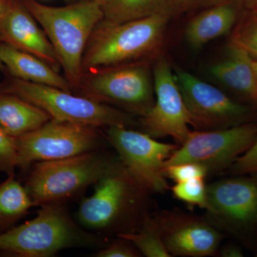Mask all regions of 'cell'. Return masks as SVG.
<instances>
[{"label": "cell", "mask_w": 257, "mask_h": 257, "mask_svg": "<svg viewBox=\"0 0 257 257\" xmlns=\"http://www.w3.org/2000/svg\"><path fill=\"white\" fill-rule=\"evenodd\" d=\"M175 77L194 127L202 130L231 127L243 124L249 115L247 106L187 71L176 67Z\"/></svg>", "instance_id": "cell-13"}, {"label": "cell", "mask_w": 257, "mask_h": 257, "mask_svg": "<svg viewBox=\"0 0 257 257\" xmlns=\"http://www.w3.org/2000/svg\"><path fill=\"white\" fill-rule=\"evenodd\" d=\"M256 137L257 126L250 123L219 130L191 131L181 147L165 161V167L192 162L205 167L209 174L220 172L229 169L247 151Z\"/></svg>", "instance_id": "cell-9"}, {"label": "cell", "mask_w": 257, "mask_h": 257, "mask_svg": "<svg viewBox=\"0 0 257 257\" xmlns=\"http://www.w3.org/2000/svg\"><path fill=\"white\" fill-rule=\"evenodd\" d=\"M243 9H257V0H241Z\"/></svg>", "instance_id": "cell-32"}, {"label": "cell", "mask_w": 257, "mask_h": 257, "mask_svg": "<svg viewBox=\"0 0 257 257\" xmlns=\"http://www.w3.org/2000/svg\"><path fill=\"white\" fill-rule=\"evenodd\" d=\"M221 0H169L167 12L171 16L198 8H205Z\"/></svg>", "instance_id": "cell-29"}, {"label": "cell", "mask_w": 257, "mask_h": 257, "mask_svg": "<svg viewBox=\"0 0 257 257\" xmlns=\"http://www.w3.org/2000/svg\"><path fill=\"white\" fill-rule=\"evenodd\" d=\"M3 70H6V69H5L4 64H3V62H2L1 60H0V71Z\"/></svg>", "instance_id": "cell-34"}, {"label": "cell", "mask_w": 257, "mask_h": 257, "mask_svg": "<svg viewBox=\"0 0 257 257\" xmlns=\"http://www.w3.org/2000/svg\"><path fill=\"white\" fill-rule=\"evenodd\" d=\"M230 44L257 60V9H243L230 35Z\"/></svg>", "instance_id": "cell-23"}, {"label": "cell", "mask_w": 257, "mask_h": 257, "mask_svg": "<svg viewBox=\"0 0 257 257\" xmlns=\"http://www.w3.org/2000/svg\"><path fill=\"white\" fill-rule=\"evenodd\" d=\"M0 91L15 94L45 111L51 119L94 127L128 126L130 114L107 104L43 84L10 77L0 84Z\"/></svg>", "instance_id": "cell-6"}, {"label": "cell", "mask_w": 257, "mask_h": 257, "mask_svg": "<svg viewBox=\"0 0 257 257\" xmlns=\"http://www.w3.org/2000/svg\"><path fill=\"white\" fill-rule=\"evenodd\" d=\"M220 256L223 257H241L243 253L241 248L234 243H227L220 250Z\"/></svg>", "instance_id": "cell-30"}, {"label": "cell", "mask_w": 257, "mask_h": 257, "mask_svg": "<svg viewBox=\"0 0 257 257\" xmlns=\"http://www.w3.org/2000/svg\"><path fill=\"white\" fill-rule=\"evenodd\" d=\"M204 179H194L177 182L172 188V193L179 200L207 209V186L204 184Z\"/></svg>", "instance_id": "cell-24"}, {"label": "cell", "mask_w": 257, "mask_h": 257, "mask_svg": "<svg viewBox=\"0 0 257 257\" xmlns=\"http://www.w3.org/2000/svg\"><path fill=\"white\" fill-rule=\"evenodd\" d=\"M37 24L20 0H13L0 23V42L37 56L59 72L61 65L57 54Z\"/></svg>", "instance_id": "cell-15"}, {"label": "cell", "mask_w": 257, "mask_h": 257, "mask_svg": "<svg viewBox=\"0 0 257 257\" xmlns=\"http://www.w3.org/2000/svg\"><path fill=\"white\" fill-rule=\"evenodd\" d=\"M32 207L35 206L25 185L15 175L8 176L0 183V233L15 226Z\"/></svg>", "instance_id": "cell-20"}, {"label": "cell", "mask_w": 257, "mask_h": 257, "mask_svg": "<svg viewBox=\"0 0 257 257\" xmlns=\"http://www.w3.org/2000/svg\"><path fill=\"white\" fill-rule=\"evenodd\" d=\"M161 12L121 23L101 21L84 51L82 71L150 61L160 55L171 18Z\"/></svg>", "instance_id": "cell-4"}, {"label": "cell", "mask_w": 257, "mask_h": 257, "mask_svg": "<svg viewBox=\"0 0 257 257\" xmlns=\"http://www.w3.org/2000/svg\"><path fill=\"white\" fill-rule=\"evenodd\" d=\"M243 10L241 0H221L204 8L187 24V41L194 48H199L226 35L234 28Z\"/></svg>", "instance_id": "cell-16"}, {"label": "cell", "mask_w": 257, "mask_h": 257, "mask_svg": "<svg viewBox=\"0 0 257 257\" xmlns=\"http://www.w3.org/2000/svg\"><path fill=\"white\" fill-rule=\"evenodd\" d=\"M256 256H257V253H256Z\"/></svg>", "instance_id": "cell-36"}, {"label": "cell", "mask_w": 257, "mask_h": 257, "mask_svg": "<svg viewBox=\"0 0 257 257\" xmlns=\"http://www.w3.org/2000/svg\"><path fill=\"white\" fill-rule=\"evenodd\" d=\"M12 3H13V0H0V23L8 13Z\"/></svg>", "instance_id": "cell-31"}, {"label": "cell", "mask_w": 257, "mask_h": 257, "mask_svg": "<svg viewBox=\"0 0 257 257\" xmlns=\"http://www.w3.org/2000/svg\"><path fill=\"white\" fill-rule=\"evenodd\" d=\"M18 168L16 140L0 130V172L10 176L15 175Z\"/></svg>", "instance_id": "cell-25"}, {"label": "cell", "mask_w": 257, "mask_h": 257, "mask_svg": "<svg viewBox=\"0 0 257 257\" xmlns=\"http://www.w3.org/2000/svg\"><path fill=\"white\" fill-rule=\"evenodd\" d=\"M252 60L247 52L229 43L227 57L211 66L209 71L221 84L257 104V77Z\"/></svg>", "instance_id": "cell-18"}, {"label": "cell", "mask_w": 257, "mask_h": 257, "mask_svg": "<svg viewBox=\"0 0 257 257\" xmlns=\"http://www.w3.org/2000/svg\"><path fill=\"white\" fill-rule=\"evenodd\" d=\"M117 236L124 238L131 241L144 256H172L166 248L154 216H147L141 227L135 232L120 234Z\"/></svg>", "instance_id": "cell-22"}, {"label": "cell", "mask_w": 257, "mask_h": 257, "mask_svg": "<svg viewBox=\"0 0 257 257\" xmlns=\"http://www.w3.org/2000/svg\"><path fill=\"white\" fill-rule=\"evenodd\" d=\"M90 1H99V2H100L101 0H90Z\"/></svg>", "instance_id": "cell-35"}, {"label": "cell", "mask_w": 257, "mask_h": 257, "mask_svg": "<svg viewBox=\"0 0 257 257\" xmlns=\"http://www.w3.org/2000/svg\"><path fill=\"white\" fill-rule=\"evenodd\" d=\"M77 89L81 95L117 104L141 117L155 102L149 61L87 69Z\"/></svg>", "instance_id": "cell-7"}, {"label": "cell", "mask_w": 257, "mask_h": 257, "mask_svg": "<svg viewBox=\"0 0 257 257\" xmlns=\"http://www.w3.org/2000/svg\"><path fill=\"white\" fill-rule=\"evenodd\" d=\"M46 34L73 89L83 73L84 51L96 26L104 19L99 1L79 0L64 7H52L37 0H20Z\"/></svg>", "instance_id": "cell-3"}, {"label": "cell", "mask_w": 257, "mask_h": 257, "mask_svg": "<svg viewBox=\"0 0 257 257\" xmlns=\"http://www.w3.org/2000/svg\"><path fill=\"white\" fill-rule=\"evenodd\" d=\"M168 3L169 0H101L103 21L121 23L146 18L167 12Z\"/></svg>", "instance_id": "cell-21"}, {"label": "cell", "mask_w": 257, "mask_h": 257, "mask_svg": "<svg viewBox=\"0 0 257 257\" xmlns=\"http://www.w3.org/2000/svg\"><path fill=\"white\" fill-rule=\"evenodd\" d=\"M154 217L172 256H211L219 249L221 233L204 219L177 211H162Z\"/></svg>", "instance_id": "cell-14"}, {"label": "cell", "mask_w": 257, "mask_h": 257, "mask_svg": "<svg viewBox=\"0 0 257 257\" xmlns=\"http://www.w3.org/2000/svg\"><path fill=\"white\" fill-rule=\"evenodd\" d=\"M109 244H105L94 253L96 257H138L141 253L131 241L117 236Z\"/></svg>", "instance_id": "cell-27"}, {"label": "cell", "mask_w": 257, "mask_h": 257, "mask_svg": "<svg viewBox=\"0 0 257 257\" xmlns=\"http://www.w3.org/2000/svg\"><path fill=\"white\" fill-rule=\"evenodd\" d=\"M0 60L12 77L72 92L67 78L37 56L0 42Z\"/></svg>", "instance_id": "cell-17"}, {"label": "cell", "mask_w": 257, "mask_h": 257, "mask_svg": "<svg viewBox=\"0 0 257 257\" xmlns=\"http://www.w3.org/2000/svg\"><path fill=\"white\" fill-rule=\"evenodd\" d=\"M252 64L253 69H254L255 73H256V77H257V60H252Z\"/></svg>", "instance_id": "cell-33"}, {"label": "cell", "mask_w": 257, "mask_h": 257, "mask_svg": "<svg viewBox=\"0 0 257 257\" xmlns=\"http://www.w3.org/2000/svg\"><path fill=\"white\" fill-rule=\"evenodd\" d=\"M119 159L101 150L63 160L32 165L25 187L35 207L64 204L96 184L119 163Z\"/></svg>", "instance_id": "cell-5"}, {"label": "cell", "mask_w": 257, "mask_h": 257, "mask_svg": "<svg viewBox=\"0 0 257 257\" xmlns=\"http://www.w3.org/2000/svg\"><path fill=\"white\" fill-rule=\"evenodd\" d=\"M50 115L23 98L0 91V130L17 138L50 121Z\"/></svg>", "instance_id": "cell-19"}, {"label": "cell", "mask_w": 257, "mask_h": 257, "mask_svg": "<svg viewBox=\"0 0 257 257\" xmlns=\"http://www.w3.org/2000/svg\"><path fill=\"white\" fill-rule=\"evenodd\" d=\"M94 191L84 198L77 212L84 229L104 235L138 231L148 214L151 191L119 162L94 184Z\"/></svg>", "instance_id": "cell-1"}, {"label": "cell", "mask_w": 257, "mask_h": 257, "mask_svg": "<svg viewBox=\"0 0 257 257\" xmlns=\"http://www.w3.org/2000/svg\"><path fill=\"white\" fill-rule=\"evenodd\" d=\"M230 172L235 175L257 177V137L251 147L231 166Z\"/></svg>", "instance_id": "cell-28"}, {"label": "cell", "mask_w": 257, "mask_h": 257, "mask_svg": "<svg viewBox=\"0 0 257 257\" xmlns=\"http://www.w3.org/2000/svg\"><path fill=\"white\" fill-rule=\"evenodd\" d=\"M36 217L0 233V255L50 257L72 248H100L105 238L73 220L64 204L42 206Z\"/></svg>", "instance_id": "cell-2"}, {"label": "cell", "mask_w": 257, "mask_h": 257, "mask_svg": "<svg viewBox=\"0 0 257 257\" xmlns=\"http://www.w3.org/2000/svg\"><path fill=\"white\" fill-rule=\"evenodd\" d=\"M97 127L50 119L35 131L15 138L18 168L29 170L39 162L63 160L101 150Z\"/></svg>", "instance_id": "cell-8"}, {"label": "cell", "mask_w": 257, "mask_h": 257, "mask_svg": "<svg viewBox=\"0 0 257 257\" xmlns=\"http://www.w3.org/2000/svg\"><path fill=\"white\" fill-rule=\"evenodd\" d=\"M237 176L207 186V210L221 227L246 239L257 236V177Z\"/></svg>", "instance_id": "cell-11"}, {"label": "cell", "mask_w": 257, "mask_h": 257, "mask_svg": "<svg viewBox=\"0 0 257 257\" xmlns=\"http://www.w3.org/2000/svg\"><path fill=\"white\" fill-rule=\"evenodd\" d=\"M106 128V139L123 165L152 192H166L165 162L179 147L126 126Z\"/></svg>", "instance_id": "cell-10"}, {"label": "cell", "mask_w": 257, "mask_h": 257, "mask_svg": "<svg viewBox=\"0 0 257 257\" xmlns=\"http://www.w3.org/2000/svg\"><path fill=\"white\" fill-rule=\"evenodd\" d=\"M154 91L156 100L150 110L141 119L142 126L147 135L154 138L171 137L182 145L193 126L175 74L163 56L157 57L154 67Z\"/></svg>", "instance_id": "cell-12"}, {"label": "cell", "mask_w": 257, "mask_h": 257, "mask_svg": "<svg viewBox=\"0 0 257 257\" xmlns=\"http://www.w3.org/2000/svg\"><path fill=\"white\" fill-rule=\"evenodd\" d=\"M165 175L176 183L194 179H204L208 175L205 167L192 162H182L165 167Z\"/></svg>", "instance_id": "cell-26"}]
</instances>
